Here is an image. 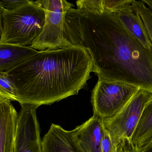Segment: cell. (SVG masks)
<instances>
[{"instance_id": "cell-5", "label": "cell", "mask_w": 152, "mask_h": 152, "mask_svg": "<svg viewBox=\"0 0 152 152\" xmlns=\"http://www.w3.org/2000/svg\"><path fill=\"white\" fill-rule=\"evenodd\" d=\"M152 98V94L138 89L118 113L103 120L104 127L113 142L131 141L142 112Z\"/></svg>"}, {"instance_id": "cell-4", "label": "cell", "mask_w": 152, "mask_h": 152, "mask_svg": "<svg viewBox=\"0 0 152 152\" xmlns=\"http://www.w3.org/2000/svg\"><path fill=\"white\" fill-rule=\"evenodd\" d=\"M45 12L42 30L30 47L37 51L56 50L66 47L64 24L67 12L74 6L65 0L35 1Z\"/></svg>"}, {"instance_id": "cell-16", "label": "cell", "mask_w": 152, "mask_h": 152, "mask_svg": "<svg viewBox=\"0 0 152 152\" xmlns=\"http://www.w3.org/2000/svg\"><path fill=\"white\" fill-rule=\"evenodd\" d=\"M76 4L77 10L84 12L99 14L104 11L102 0H79Z\"/></svg>"}, {"instance_id": "cell-23", "label": "cell", "mask_w": 152, "mask_h": 152, "mask_svg": "<svg viewBox=\"0 0 152 152\" xmlns=\"http://www.w3.org/2000/svg\"><path fill=\"white\" fill-rule=\"evenodd\" d=\"M142 1L152 11V0H143Z\"/></svg>"}, {"instance_id": "cell-20", "label": "cell", "mask_w": 152, "mask_h": 152, "mask_svg": "<svg viewBox=\"0 0 152 152\" xmlns=\"http://www.w3.org/2000/svg\"><path fill=\"white\" fill-rule=\"evenodd\" d=\"M27 0H1L3 7L7 10H13L25 3Z\"/></svg>"}, {"instance_id": "cell-18", "label": "cell", "mask_w": 152, "mask_h": 152, "mask_svg": "<svg viewBox=\"0 0 152 152\" xmlns=\"http://www.w3.org/2000/svg\"><path fill=\"white\" fill-rule=\"evenodd\" d=\"M102 152H117V146L113 142L106 130L102 141Z\"/></svg>"}, {"instance_id": "cell-7", "label": "cell", "mask_w": 152, "mask_h": 152, "mask_svg": "<svg viewBox=\"0 0 152 152\" xmlns=\"http://www.w3.org/2000/svg\"><path fill=\"white\" fill-rule=\"evenodd\" d=\"M18 114L14 152H43L37 106L21 104Z\"/></svg>"}, {"instance_id": "cell-13", "label": "cell", "mask_w": 152, "mask_h": 152, "mask_svg": "<svg viewBox=\"0 0 152 152\" xmlns=\"http://www.w3.org/2000/svg\"><path fill=\"white\" fill-rule=\"evenodd\" d=\"M152 135V98L148 102L132 136L131 142L136 147L146 142Z\"/></svg>"}, {"instance_id": "cell-17", "label": "cell", "mask_w": 152, "mask_h": 152, "mask_svg": "<svg viewBox=\"0 0 152 152\" xmlns=\"http://www.w3.org/2000/svg\"><path fill=\"white\" fill-rule=\"evenodd\" d=\"M132 0H102L104 10L115 13L131 4Z\"/></svg>"}, {"instance_id": "cell-22", "label": "cell", "mask_w": 152, "mask_h": 152, "mask_svg": "<svg viewBox=\"0 0 152 152\" xmlns=\"http://www.w3.org/2000/svg\"><path fill=\"white\" fill-rule=\"evenodd\" d=\"M2 8L3 6L1 0H0V39L1 35L2 29Z\"/></svg>"}, {"instance_id": "cell-10", "label": "cell", "mask_w": 152, "mask_h": 152, "mask_svg": "<svg viewBox=\"0 0 152 152\" xmlns=\"http://www.w3.org/2000/svg\"><path fill=\"white\" fill-rule=\"evenodd\" d=\"M75 129L77 137L87 152H102V141L106 131L103 119L93 115Z\"/></svg>"}, {"instance_id": "cell-14", "label": "cell", "mask_w": 152, "mask_h": 152, "mask_svg": "<svg viewBox=\"0 0 152 152\" xmlns=\"http://www.w3.org/2000/svg\"><path fill=\"white\" fill-rule=\"evenodd\" d=\"M0 96L18 101V93L14 79L6 72H0Z\"/></svg>"}, {"instance_id": "cell-6", "label": "cell", "mask_w": 152, "mask_h": 152, "mask_svg": "<svg viewBox=\"0 0 152 152\" xmlns=\"http://www.w3.org/2000/svg\"><path fill=\"white\" fill-rule=\"evenodd\" d=\"M138 89L129 84L98 79L91 95L94 115L103 120L114 116Z\"/></svg>"}, {"instance_id": "cell-21", "label": "cell", "mask_w": 152, "mask_h": 152, "mask_svg": "<svg viewBox=\"0 0 152 152\" xmlns=\"http://www.w3.org/2000/svg\"><path fill=\"white\" fill-rule=\"evenodd\" d=\"M136 148L138 152H152V135L145 143Z\"/></svg>"}, {"instance_id": "cell-2", "label": "cell", "mask_w": 152, "mask_h": 152, "mask_svg": "<svg viewBox=\"0 0 152 152\" xmlns=\"http://www.w3.org/2000/svg\"><path fill=\"white\" fill-rule=\"evenodd\" d=\"M93 69L86 50L70 45L37 51L7 73L14 79L20 104L38 108L77 95Z\"/></svg>"}, {"instance_id": "cell-3", "label": "cell", "mask_w": 152, "mask_h": 152, "mask_svg": "<svg viewBox=\"0 0 152 152\" xmlns=\"http://www.w3.org/2000/svg\"><path fill=\"white\" fill-rule=\"evenodd\" d=\"M2 20L0 42L30 46L42 30L45 12L36 1L27 0L13 10L3 7Z\"/></svg>"}, {"instance_id": "cell-1", "label": "cell", "mask_w": 152, "mask_h": 152, "mask_svg": "<svg viewBox=\"0 0 152 152\" xmlns=\"http://www.w3.org/2000/svg\"><path fill=\"white\" fill-rule=\"evenodd\" d=\"M66 46L85 48L98 79L152 92V49H145L114 13L99 14L71 8L66 13Z\"/></svg>"}, {"instance_id": "cell-9", "label": "cell", "mask_w": 152, "mask_h": 152, "mask_svg": "<svg viewBox=\"0 0 152 152\" xmlns=\"http://www.w3.org/2000/svg\"><path fill=\"white\" fill-rule=\"evenodd\" d=\"M18 114L11 101L0 96V152H14Z\"/></svg>"}, {"instance_id": "cell-15", "label": "cell", "mask_w": 152, "mask_h": 152, "mask_svg": "<svg viewBox=\"0 0 152 152\" xmlns=\"http://www.w3.org/2000/svg\"><path fill=\"white\" fill-rule=\"evenodd\" d=\"M131 5L144 23L152 45V11L142 1L132 0Z\"/></svg>"}, {"instance_id": "cell-12", "label": "cell", "mask_w": 152, "mask_h": 152, "mask_svg": "<svg viewBox=\"0 0 152 152\" xmlns=\"http://www.w3.org/2000/svg\"><path fill=\"white\" fill-rule=\"evenodd\" d=\"M37 51L30 46L0 42V72L7 73Z\"/></svg>"}, {"instance_id": "cell-11", "label": "cell", "mask_w": 152, "mask_h": 152, "mask_svg": "<svg viewBox=\"0 0 152 152\" xmlns=\"http://www.w3.org/2000/svg\"><path fill=\"white\" fill-rule=\"evenodd\" d=\"M113 13L144 47L152 50L151 42L144 23L139 14L134 11L131 4Z\"/></svg>"}, {"instance_id": "cell-8", "label": "cell", "mask_w": 152, "mask_h": 152, "mask_svg": "<svg viewBox=\"0 0 152 152\" xmlns=\"http://www.w3.org/2000/svg\"><path fill=\"white\" fill-rule=\"evenodd\" d=\"M43 152H87L80 144L76 129L68 131L52 124L42 140Z\"/></svg>"}, {"instance_id": "cell-19", "label": "cell", "mask_w": 152, "mask_h": 152, "mask_svg": "<svg viewBox=\"0 0 152 152\" xmlns=\"http://www.w3.org/2000/svg\"><path fill=\"white\" fill-rule=\"evenodd\" d=\"M117 152H138L131 141L124 140L117 146Z\"/></svg>"}]
</instances>
